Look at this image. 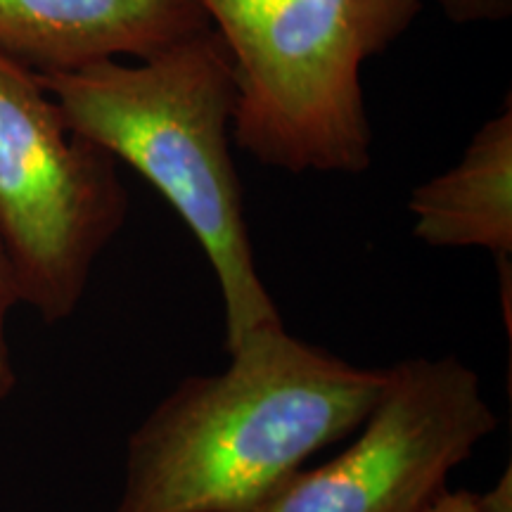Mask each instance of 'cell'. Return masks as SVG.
<instances>
[{
	"mask_svg": "<svg viewBox=\"0 0 512 512\" xmlns=\"http://www.w3.org/2000/svg\"><path fill=\"white\" fill-rule=\"evenodd\" d=\"M221 373L185 377L126 441L112 512H256L306 463L354 434L384 368L254 330Z\"/></svg>",
	"mask_w": 512,
	"mask_h": 512,
	"instance_id": "1",
	"label": "cell"
},
{
	"mask_svg": "<svg viewBox=\"0 0 512 512\" xmlns=\"http://www.w3.org/2000/svg\"><path fill=\"white\" fill-rule=\"evenodd\" d=\"M36 76L72 131L143 176L195 235L221 292L226 351L283 323L256 268L230 155L238 86L221 36L207 27L136 64Z\"/></svg>",
	"mask_w": 512,
	"mask_h": 512,
	"instance_id": "2",
	"label": "cell"
},
{
	"mask_svg": "<svg viewBox=\"0 0 512 512\" xmlns=\"http://www.w3.org/2000/svg\"><path fill=\"white\" fill-rule=\"evenodd\" d=\"M233 62V140L287 174H363L373 131L361 72L422 0H200Z\"/></svg>",
	"mask_w": 512,
	"mask_h": 512,
	"instance_id": "3",
	"label": "cell"
},
{
	"mask_svg": "<svg viewBox=\"0 0 512 512\" xmlns=\"http://www.w3.org/2000/svg\"><path fill=\"white\" fill-rule=\"evenodd\" d=\"M126 216L117 159L72 131L36 72L0 53V240L19 304L48 325L72 318Z\"/></svg>",
	"mask_w": 512,
	"mask_h": 512,
	"instance_id": "4",
	"label": "cell"
},
{
	"mask_svg": "<svg viewBox=\"0 0 512 512\" xmlns=\"http://www.w3.org/2000/svg\"><path fill=\"white\" fill-rule=\"evenodd\" d=\"M496 427L475 368L456 356L403 358L384 368L351 444L256 512H425Z\"/></svg>",
	"mask_w": 512,
	"mask_h": 512,
	"instance_id": "5",
	"label": "cell"
},
{
	"mask_svg": "<svg viewBox=\"0 0 512 512\" xmlns=\"http://www.w3.org/2000/svg\"><path fill=\"white\" fill-rule=\"evenodd\" d=\"M207 27L200 0H0V53L36 74L143 60Z\"/></svg>",
	"mask_w": 512,
	"mask_h": 512,
	"instance_id": "6",
	"label": "cell"
},
{
	"mask_svg": "<svg viewBox=\"0 0 512 512\" xmlns=\"http://www.w3.org/2000/svg\"><path fill=\"white\" fill-rule=\"evenodd\" d=\"M413 238L437 249L512 254V105L472 136L458 164L420 183L408 197Z\"/></svg>",
	"mask_w": 512,
	"mask_h": 512,
	"instance_id": "7",
	"label": "cell"
},
{
	"mask_svg": "<svg viewBox=\"0 0 512 512\" xmlns=\"http://www.w3.org/2000/svg\"><path fill=\"white\" fill-rule=\"evenodd\" d=\"M19 304V290L15 268L8 252H5L3 240H0V403L10 399L17 387L15 363H12V351L8 342V316Z\"/></svg>",
	"mask_w": 512,
	"mask_h": 512,
	"instance_id": "8",
	"label": "cell"
},
{
	"mask_svg": "<svg viewBox=\"0 0 512 512\" xmlns=\"http://www.w3.org/2000/svg\"><path fill=\"white\" fill-rule=\"evenodd\" d=\"M451 22H501L512 12V0H432Z\"/></svg>",
	"mask_w": 512,
	"mask_h": 512,
	"instance_id": "9",
	"label": "cell"
},
{
	"mask_svg": "<svg viewBox=\"0 0 512 512\" xmlns=\"http://www.w3.org/2000/svg\"><path fill=\"white\" fill-rule=\"evenodd\" d=\"M425 512H486L475 491H444Z\"/></svg>",
	"mask_w": 512,
	"mask_h": 512,
	"instance_id": "10",
	"label": "cell"
},
{
	"mask_svg": "<svg viewBox=\"0 0 512 512\" xmlns=\"http://www.w3.org/2000/svg\"><path fill=\"white\" fill-rule=\"evenodd\" d=\"M512 477L510 470H505L501 479L491 486L489 491L479 494V501H482L486 512H512Z\"/></svg>",
	"mask_w": 512,
	"mask_h": 512,
	"instance_id": "11",
	"label": "cell"
}]
</instances>
